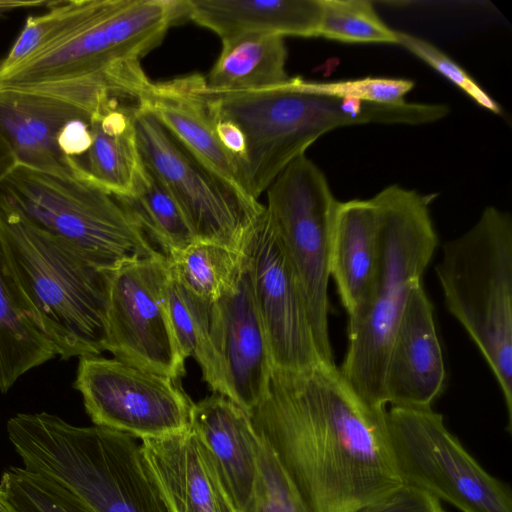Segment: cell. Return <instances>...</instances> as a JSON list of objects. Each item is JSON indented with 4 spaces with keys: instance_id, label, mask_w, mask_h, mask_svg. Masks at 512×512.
<instances>
[{
    "instance_id": "1",
    "label": "cell",
    "mask_w": 512,
    "mask_h": 512,
    "mask_svg": "<svg viewBox=\"0 0 512 512\" xmlns=\"http://www.w3.org/2000/svg\"><path fill=\"white\" fill-rule=\"evenodd\" d=\"M386 409L363 401L336 364H321L301 372L272 368L248 414L305 512H357L403 483Z\"/></svg>"
},
{
    "instance_id": "2",
    "label": "cell",
    "mask_w": 512,
    "mask_h": 512,
    "mask_svg": "<svg viewBox=\"0 0 512 512\" xmlns=\"http://www.w3.org/2000/svg\"><path fill=\"white\" fill-rule=\"evenodd\" d=\"M201 90L213 113L234 122L246 139L240 162L244 192L258 200L275 178L325 133L346 126L430 123L428 103H379L300 90L295 78L253 90Z\"/></svg>"
},
{
    "instance_id": "3",
    "label": "cell",
    "mask_w": 512,
    "mask_h": 512,
    "mask_svg": "<svg viewBox=\"0 0 512 512\" xmlns=\"http://www.w3.org/2000/svg\"><path fill=\"white\" fill-rule=\"evenodd\" d=\"M0 262L22 304L57 356L105 351L112 271L64 239L0 210Z\"/></svg>"
},
{
    "instance_id": "4",
    "label": "cell",
    "mask_w": 512,
    "mask_h": 512,
    "mask_svg": "<svg viewBox=\"0 0 512 512\" xmlns=\"http://www.w3.org/2000/svg\"><path fill=\"white\" fill-rule=\"evenodd\" d=\"M6 429L23 468L94 512H170L134 437L48 412L18 413Z\"/></svg>"
},
{
    "instance_id": "5",
    "label": "cell",
    "mask_w": 512,
    "mask_h": 512,
    "mask_svg": "<svg viewBox=\"0 0 512 512\" xmlns=\"http://www.w3.org/2000/svg\"><path fill=\"white\" fill-rule=\"evenodd\" d=\"M380 236L378 272L360 314L348 321L340 373L369 406L384 410V374L395 329L412 287L421 282L438 245L430 199L399 185L371 198Z\"/></svg>"
},
{
    "instance_id": "6",
    "label": "cell",
    "mask_w": 512,
    "mask_h": 512,
    "mask_svg": "<svg viewBox=\"0 0 512 512\" xmlns=\"http://www.w3.org/2000/svg\"><path fill=\"white\" fill-rule=\"evenodd\" d=\"M435 272L445 307L489 366L512 432V217L486 207L466 232L442 245Z\"/></svg>"
},
{
    "instance_id": "7",
    "label": "cell",
    "mask_w": 512,
    "mask_h": 512,
    "mask_svg": "<svg viewBox=\"0 0 512 512\" xmlns=\"http://www.w3.org/2000/svg\"><path fill=\"white\" fill-rule=\"evenodd\" d=\"M0 210L64 239L104 270L164 259L116 198L90 181L78 162L75 170L61 172L16 163L0 182Z\"/></svg>"
},
{
    "instance_id": "8",
    "label": "cell",
    "mask_w": 512,
    "mask_h": 512,
    "mask_svg": "<svg viewBox=\"0 0 512 512\" xmlns=\"http://www.w3.org/2000/svg\"><path fill=\"white\" fill-rule=\"evenodd\" d=\"M266 191L265 207L303 294L319 355L324 364L334 365L328 284L332 227L340 201L306 155L292 161Z\"/></svg>"
},
{
    "instance_id": "9",
    "label": "cell",
    "mask_w": 512,
    "mask_h": 512,
    "mask_svg": "<svg viewBox=\"0 0 512 512\" xmlns=\"http://www.w3.org/2000/svg\"><path fill=\"white\" fill-rule=\"evenodd\" d=\"M389 446L403 483L461 512H512L509 487L488 473L432 408L391 406L385 412Z\"/></svg>"
},
{
    "instance_id": "10",
    "label": "cell",
    "mask_w": 512,
    "mask_h": 512,
    "mask_svg": "<svg viewBox=\"0 0 512 512\" xmlns=\"http://www.w3.org/2000/svg\"><path fill=\"white\" fill-rule=\"evenodd\" d=\"M182 19L180 0H116L86 27L15 67L0 83L30 84L135 69Z\"/></svg>"
},
{
    "instance_id": "11",
    "label": "cell",
    "mask_w": 512,
    "mask_h": 512,
    "mask_svg": "<svg viewBox=\"0 0 512 512\" xmlns=\"http://www.w3.org/2000/svg\"><path fill=\"white\" fill-rule=\"evenodd\" d=\"M134 123L147 171L174 198L195 239L241 252L251 225L265 206L209 169L137 104Z\"/></svg>"
},
{
    "instance_id": "12",
    "label": "cell",
    "mask_w": 512,
    "mask_h": 512,
    "mask_svg": "<svg viewBox=\"0 0 512 512\" xmlns=\"http://www.w3.org/2000/svg\"><path fill=\"white\" fill-rule=\"evenodd\" d=\"M130 94L124 82L106 73L30 84L0 83V135L19 164L73 171L76 160L57 145L61 129L72 120L90 123Z\"/></svg>"
},
{
    "instance_id": "13",
    "label": "cell",
    "mask_w": 512,
    "mask_h": 512,
    "mask_svg": "<svg viewBox=\"0 0 512 512\" xmlns=\"http://www.w3.org/2000/svg\"><path fill=\"white\" fill-rule=\"evenodd\" d=\"M74 387L96 426L134 438H154L190 428L193 402L179 380L116 358H79Z\"/></svg>"
},
{
    "instance_id": "14",
    "label": "cell",
    "mask_w": 512,
    "mask_h": 512,
    "mask_svg": "<svg viewBox=\"0 0 512 512\" xmlns=\"http://www.w3.org/2000/svg\"><path fill=\"white\" fill-rule=\"evenodd\" d=\"M241 253L272 368L301 372L324 364L303 294L266 207L251 225Z\"/></svg>"
},
{
    "instance_id": "15",
    "label": "cell",
    "mask_w": 512,
    "mask_h": 512,
    "mask_svg": "<svg viewBox=\"0 0 512 512\" xmlns=\"http://www.w3.org/2000/svg\"><path fill=\"white\" fill-rule=\"evenodd\" d=\"M165 259L126 263L111 273L105 351L114 358L168 376L185 375L169 318Z\"/></svg>"
},
{
    "instance_id": "16",
    "label": "cell",
    "mask_w": 512,
    "mask_h": 512,
    "mask_svg": "<svg viewBox=\"0 0 512 512\" xmlns=\"http://www.w3.org/2000/svg\"><path fill=\"white\" fill-rule=\"evenodd\" d=\"M211 339L225 396L248 413L263 398L272 366L244 259L234 286L212 304Z\"/></svg>"
},
{
    "instance_id": "17",
    "label": "cell",
    "mask_w": 512,
    "mask_h": 512,
    "mask_svg": "<svg viewBox=\"0 0 512 512\" xmlns=\"http://www.w3.org/2000/svg\"><path fill=\"white\" fill-rule=\"evenodd\" d=\"M446 387V370L433 315L421 282L409 294L395 329L384 374L386 405L432 408Z\"/></svg>"
},
{
    "instance_id": "18",
    "label": "cell",
    "mask_w": 512,
    "mask_h": 512,
    "mask_svg": "<svg viewBox=\"0 0 512 512\" xmlns=\"http://www.w3.org/2000/svg\"><path fill=\"white\" fill-rule=\"evenodd\" d=\"M140 449L170 512H239L212 456L191 428L143 438Z\"/></svg>"
},
{
    "instance_id": "19",
    "label": "cell",
    "mask_w": 512,
    "mask_h": 512,
    "mask_svg": "<svg viewBox=\"0 0 512 512\" xmlns=\"http://www.w3.org/2000/svg\"><path fill=\"white\" fill-rule=\"evenodd\" d=\"M190 428L208 449L239 512H257L260 440L249 414L213 393L193 404Z\"/></svg>"
},
{
    "instance_id": "20",
    "label": "cell",
    "mask_w": 512,
    "mask_h": 512,
    "mask_svg": "<svg viewBox=\"0 0 512 512\" xmlns=\"http://www.w3.org/2000/svg\"><path fill=\"white\" fill-rule=\"evenodd\" d=\"M204 81L200 74L165 82L150 81L136 104L149 111L209 169L246 194L238 160L223 148L216 135L215 118L201 90Z\"/></svg>"
},
{
    "instance_id": "21",
    "label": "cell",
    "mask_w": 512,
    "mask_h": 512,
    "mask_svg": "<svg viewBox=\"0 0 512 512\" xmlns=\"http://www.w3.org/2000/svg\"><path fill=\"white\" fill-rule=\"evenodd\" d=\"M379 259V226L372 200L339 202L332 227L329 268L348 321L366 305Z\"/></svg>"
},
{
    "instance_id": "22",
    "label": "cell",
    "mask_w": 512,
    "mask_h": 512,
    "mask_svg": "<svg viewBox=\"0 0 512 512\" xmlns=\"http://www.w3.org/2000/svg\"><path fill=\"white\" fill-rule=\"evenodd\" d=\"M185 19L221 41L243 35L319 37L322 0H182Z\"/></svg>"
},
{
    "instance_id": "23",
    "label": "cell",
    "mask_w": 512,
    "mask_h": 512,
    "mask_svg": "<svg viewBox=\"0 0 512 512\" xmlns=\"http://www.w3.org/2000/svg\"><path fill=\"white\" fill-rule=\"evenodd\" d=\"M135 104L117 101L95 115L89 123L92 144L86 160L76 159L90 181L115 197L133 195L148 178L136 137Z\"/></svg>"
},
{
    "instance_id": "24",
    "label": "cell",
    "mask_w": 512,
    "mask_h": 512,
    "mask_svg": "<svg viewBox=\"0 0 512 512\" xmlns=\"http://www.w3.org/2000/svg\"><path fill=\"white\" fill-rule=\"evenodd\" d=\"M221 42V52L205 77L208 88L253 90L290 79L286 71L288 54L283 37L243 34Z\"/></svg>"
},
{
    "instance_id": "25",
    "label": "cell",
    "mask_w": 512,
    "mask_h": 512,
    "mask_svg": "<svg viewBox=\"0 0 512 512\" xmlns=\"http://www.w3.org/2000/svg\"><path fill=\"white\" fill-rule=\"evenodd\" d=\"M55 356L54 345L22 304L0 262V392Z\"/></svg>"
},
{
    "instance_id": "26",
    "label": "cell",
    "mask_w": 512,
    "mask_h": 512,
    "mask_svg": "<svg viewBox=\"0 0 512 512\" xmlns=\"http://www.w3.org/2000/svg\"><path fill=\"white\" fill-rule=\"evenodd\" d=\"M168 268V267H167ZM166 305L180 352L199 364L203 379L214 393L225 396L222 368L211 339V302L195 295L168 270Z\"/></svg>"
},
{
    "instance_id": "27",
    "label": "cell",
    "mask_w": 512,
    "mask_h": 512,
    "mask_svg": "<svg viewBox=\"0 0 512 512\" xmlns=\"http://www.w3.org/2000/svg\"><path fill=\"white\" fill-rule=\"evenodd\" d=\"M115 2L56 0L47 12L29 17L10 51L0 61V79L20 64L79 32L108 11Z\"/></svg>"
},
{
    "instance_id": "28",
    "label": "cell",
    "mask_w": 512,
    "mask_h": 512,
    "mask_svg": "<svg viewBox=\"0 0 512 512\" xmlns=\"http://www.w3.org/2000/svg\"><path fill=\"white\" fill-rule=\"evenodd\" d=\"M115 198L165 260L196 241L174 198L149 172L136 193Z\"/></svg>"
},
{
    "instance_id": "29",
    "label": "cell",
    "mask_w": 512,
    "mask_h": 512,
    "mask_svg": "<svg viewBox=\"0 0 512 512\" xmlns=\"http://www.w3.org/2000/svg\"><path fill=\"white\" fill-rule=\"evenodd\" d=\"M166 263L171 275L182 285L213 303L236 283L243 256L225 246L196 240L171 255Z\"/></svg>"
},
{
    "instance_id": "30",
    "label": "cell",
    "mask_w": 512,
    "mask_h": 512,
    "mask_svg": "<svg viewBox=\"0 0 512 512\" xmlns=\"http://www.w3.org/2000/svg\"><path fill=\"white\" fill-rule=\"evenodd\" d=\"M319 37L343 43L398 44L397 31L387 26L366 0H322Z\"/></svg>"
},
{
    "instance_id": "31",
    "label": "cell",
    "mask_w": 512,
    "mask_h": 512,
    "mask_svg": "<svg viewBox=\"0 0 512 512\" xmlns=\"http://www.w3.org/2000/svg\"><path fill=\"white\" fill-rule=\"evenodd\" d=\"M298 88L306 93L334 98H353L368 102L400 103L414 87L403 78L365 77L333 82L306 81L295 77Z\"/></svg>"
},
{
    "instance_id": "32",
    "label": "cell",
    "mask_w": 512,
    "mask_h": 512,
    "mask_svg": "<svg viewBox=\"0 0 512 512\" xmlns=\"http://www.w3.org/2000/svg\"><path fill=\"white\" fill-rule=\"evenodd\" d=\"M398 45L424 61L467 94L476 104L494 114H501L499 104L448 55L418 36L397 31Z\"/></svg>"
},
{
    "instance_id": "33",
    "label": "cell",
    "mask_w": 512,
    "mask_h": 512,
    "mask_svg": "<svg viewBox=\"0 0 512 512\" xmlns=\"http://www.w3.org/2000/svg\"><path fill=\"white\" fill-rule=\"evenodd\" d=\"M257 512H305L271 450L260 441Z\"/></svg>"
},
{
    "instance_id": "34",
    "label": "cell",
    "mask_w": 512,
    "mask_h": 512,
    "mask_svg": "<svg viewBox=\"0 0 512 512\" xmlns=\"http://www.w3.org/2000/svg\"><path fill=\"white\" fill-rule=\"evenodd\" d=\"M357 512H446L440 500L415 486L402 483Z\"/></svg>"
},
{
    "instance_id": "35",
    "label": "cell",
    "mask_w": 512,
    "mask_h": 512,
    "mask_svg": "<svg viewBox=\"0 0 512 512\" xmlns=\"http://www.w3.org/2000/svg\"><path fill=\"white\" fill-rule=\"evenodd\" d=\"M92 144L90 124L83 120L68 122L57 136V145L67 157L77 159L89 150Z\"/></svg>"
},
{
    "instance_id": "36",
    "label": "cell",
    "mask_w": 512,
    "mask_h": 512,
    "mask_svg": "<svg viewBox=\"0 0 512 512\" xmlns=\"http://www.w3.org/2000/svg\"><path fill=\"white\" fill-rule=\"evenodd\" d=\"M213 115L219 142L229 154L238 160L240 165L246 153V139L242 130L234 122L218 117L214 113Z\"/></svg>"
},
{
    "instance_id": "37",
    "label": "cell",
    "mask_w": 512,
    "mask_h": 512,
    "mask_svg": "<svg viewBox=\"0 0 512 512\" xmlns=\"http://www.w3.org/2000/svg\"><path fill=\"white\" fill-rule=\"evenodd\" d=\"M55 0H0V20L10 13L30 8L52 6Z\"/></svg>"
},
{
    "instance_id": "38",
    "label": "cell",
    "mask_w": 512,
    "mask_h": 512,
    "mask_svg": "<svg viewBox=\"0 0 512 512\" xmlns=\"http://www.w3.org/2000/svg\"><path fill=\"white\" fill-rule=\"evenodd\" d=\"M17 161L5 139L0 135V182L14 168Z\"/></svg>"
},
{
    "instance_id": "39",
    "label": "cell",
    "mask_w": 512,
    "mask_h": 512,
    "mask_svg": "<svg viewBox=\"0 0 512 512\" xmlns=\"http://www.w3.org/2000/svg\"><path fill=\"white\" fill-rule=\"evenodd\" d=\"M0 512H19L14 508L9 501L6 499L4 493L0 488Z\"/></svg>"
}]
</instances>
